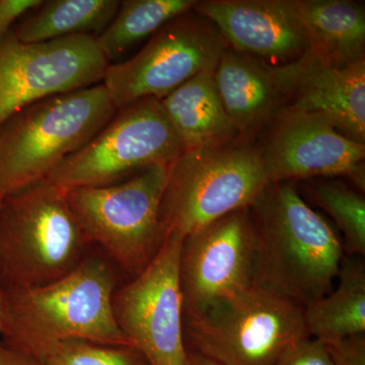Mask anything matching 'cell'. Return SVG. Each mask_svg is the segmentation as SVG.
Masks as SVG:
<instances>
[{"label":"cell","mask_w":365,"mask_h":365,"mask_svg":"<svg viewBox=\"0 0 365 365\" xmlns=\"http://www.w3.org/2000/svg\"><path fill=\"white\" fill-rule=\"evenodd\" d=\"M193 11L242 54L284 64L309 49L295 0H206Z\"/></svg>","instance_id":"15"},{"label":"cell","mask_w":365,"mask_h":365,"mask_svg":"<svg viewBox=\"0 0 365 365\" xmlns=\"http://www.w3.org/2000/svg\"><path fill=\"white\" fill-rule=\"evenodd\" d=\"M182 240L167 235L153 260L113 297L120 330L150 365H186L180 285Z\"/></svg>","instance_id":"10"},{"label":"cell","mask_w":365,"mask_h":365,"mask_svg":"<svg viewBox=\"0 0 365 365\" xmlns=\"http://www.w3.org/2000/svg\"><path fill=\"white\" fill-rule=\"evenodd\" d=\"M196 0H124L109 26L96 37L108 61L193 9Z\"/></svg>","instance_id":"21"},{"label":"cell","mask_w":365,"mask_h":365,"mask_svg":"<svg viewBox=\"0 0 365 365\" xmlns=\"http://www.w3.org/2000/svg\"><path fill=\"white\" fill-rule=\"evenodd\" d=\"M117 113L102 83L37 101L0 123V196L45 180Z\"/></svg>","instance_id":"3"},{"label":"cell","mask_w":365,"mask_h":365,"mask_svg":"<svg viewBox=\"0 0 365 365\" xmlns=\"http://www.w3.org/2000/svg\"><path fill=\"white\" fill-rule=\"evenodd\" d=\"M90 245L66 190L48 180L0 199L4 287H37L59 279L78 267Z\"/></svg>","instance_id":"4"},{"label":"cell","mask_w":365,"mask_h":365,"mask_svg":"<svg viewBox=\"0 0 365 365\" xmlns=\"http://www.w3.org/2000/svg\"><path fill=\"white\" fill-rule=\"evenodd\" d=\"M7 322V292L0 282V335H4L6 330Z\"/></svg>","instance_id":"28"},{"label":"cell","mask_w":365,"mask_h":365,"mask_svg":"<svg viewBox=\"0 0 365 365\" xmlns=\"http://www.w3.org/2000/svg\"><path fill=\"white\" fill-rule=\"evenodd\" d=\"M0 199H1V196H0Z\"/></svg>","instance_id":"30"},{"label":"cell","mask_w":365,"mask_h":365,"mask_svg":"<svg viewBox=\"0 0 365 365\" xmlns=\"http://www.w3.org/2000/svg\"><path fill=\"white\" fill-rule=\"evenodd\" d=\"M307 338L304 309L256 285L184 314L186 347L218 365H277Z\"/></svg>","instance_id":"6"},{"label":"cell","mask_w":365,"mask_h":365,"mask_svg":"<svg viewBox=\"0 0 365 365\" xmlns=\"http://www.w3.org/2000/svg\"><path fill=\"white\" fill-rule=\"evenodd\" d=\"M186 365H218L212 360L187 348Z\"/></svg>","instance_id":"29"},{"label":"cell","mask_w":365,"mask_h":365,"mask_svg":"<svg viewBox=\"0 0 365 365\" xmlns=\"http://www.w3.org/2000/svg\"><path fill=\"white\" fill-rule=\"evenodd\" d=\"M6 289L7 322L1 342L14 350L31 355L66 340L132 346L113 309L116 276L98 257H86L71 273L47 284Z\"/></svg>","instance_id":"2"},{"label":"cell","mask_w":365,"mask_h":365,"mask_svg":"<svg viewBox=\"0 0 365 365\" xmlns=\"http://www.w3.org/2000/svg\"><path fill=\"white\" fill-rule=\"evenodd\" d=\"M277 365H333V362L326 343L309 337L290 348Z\"/></svg>","instance_id":"24"},{"label":"cell","mask_w":365,"mask_h":365,"mask_svg":"<svg viewBox=\"0 0 365 365\" xmlns=\"http://www.w3.org/2000/svg\"><path fill=\"white\" fill-rule=\"evenodd\" d=\"M260 150L271 182L347 176L364 189L365 144L314 113L282 108Z\"/></svg>","instance_id":"13"},{"label":"cell","mask_w":365,"mask_h":365,"mask_svg":"<svg viewBox=\"0 0 365 365\" xmlns=\"http://www.w3.org/2000/svg\"><path fill=\"white\" fill-rule=\"evenodd\" d=\"M271 180L260 150L232 140L182 151L168 168L160 205L165 237L185 239L197 230L247 208Z\"/></svg>","instance_id":"5"},{"label":"cell","mask_w":365,"mask_h":365,"mask_svg":"<svg viewBox=\"0 0 365 365\" xmlns=\"http://www.w3.org/2000/svg\"><path fill=\"white\" fill-rule=\"evenodd\" d=\"M168 168L157 165L116 184L66 191L88 241L130 278L153 260L165 241L160 205Z\"/></svg>","instance_id":"7"},{"label":"cell","mask_w":365,"mask_h":365,"mask_svg":"<svg viewBox=\"0 0 365 365\" xmlns=\"http://www.w3.org/2000/svg\"><path fill=\"white\" fill-rule=\"evenodd\" d=\"M43 0H0V37L9 33L14 24L42 4Z\"/></svg>","instance_id":"26"},{"label":"cell","mask_w":365,"mask_h":365,"mask_svg":"<svg viewBox=\"0 0 365 365\" xmlns=\"http://www.w3.org/2000/svg\"><path fill=\"white\" fill-rule=\"evenodd\" d=\"M118 0H43L14 26L26 43H42L73 35L97 37L119 9Z\"/></svg>","instance_id":"20"},{"label":"cell","mask_w":365,"mask_h":365,"mask_svg":"<svg viewBox=\"0 0 365 365\" xmlns=\"http://www.w3.org/2000/svg\"><path fill=\"white\" fill-rule=\"evenodd\" d=\"M325 343L333 365H365L364 334Z\"/></svg>","instance_id":"25"},{"label":"cell","mask_w":365,"mask_h":365,"mask_svg":"<svg viewBox=\"0 0 365 365\" xmlns=\"http://www.w3.org/2000/svg\"><path fill=\"white\" fill-rule=\"evenodd\" d=\"M0 365H41L25 353L14 350L0 341Z\"/></svg>","instance_id":"27"},{"label":"cell","mask_w":365,"mask_h":365,"mask_svg":"<svg viewBox=\"0 0 365 365\" xmlns=\"http://www.w3.org/2000/svg\"><path fill=\"white\" fill-rule=\"evenodd\" d=\"M41 365H150L132 346L66 340L29 355Z\"/></svg>","instance_id":"23"},{"label":"cell","mask_w":365,"mask_h":365,"mask_svg":"<svg viewBox=\"0 0 365 365\" xmlns=\"http://www.w3.org/2000/svg\"><path fill=\"white\" fill-rule=\"evenodd\" d=\"M255 232L242 208L185 237L180 256L184 314L254 285Z\"/></svg>","instance_id":"12"},{"label":"cell","mask_w":365,"mask_h":365,"mask_svg":"<svg viewBox=\"0 0 365 365\" xmlns=\"http://www.w3.org/2000/svg\"><path fill=\"white\" fill-rule=\"evenodd\" d=\"M254 285L304 309L334 288L344 248L292 182H272L250 206Z\"/></svg>","instance_id":"1"},{"label":"cell","mask_w":365,"mask_h":365,"mask_svg":"<svg viewBox=\"0 0 365 365\" xmlns=\"http://www.w3.org/2000/svg\"><path fill=\"white\" fill-rule=\"evenodd\" d=\"M215 83L239 134H250L275 117L282 105L269 63L225 47L215 69Z\"/></svg>","instance_id":"16"},{"label":"cell","mask_w":365,"mask_h":365,"mask_svg":"<svg viewBox=\"0 0 365 365\" xmlns=\"http://www.w3.org/2000/svg\"><path fill=\"white\" fill-rule=\"evenodd\" d=\"M309 51L324 66L344 68L364 59L365 11L352 0H295Z\"/></svg>","instance_id":"17"},{"label":"cell","mask_w":365,"mask_h":365,"mask_svg":"<svg viewBox=\"0 0 365 365\" xmlns=\"http://www.w3.org/2000/svg\"><path fill=\"white\" fill-rule=\"evenodd\" d=\"M215 69L201 71L160 100L184 150L230 143L239 134L216 90Z\"/></svg>","instance_id":"18"},{"label":"cell","mask_w":365,"mask_h":365,"mask_svg":"<svg viewBox=\"0 0 365 365\" xmlns=\"http://www.w3.org/2000/svg\"><path fill=\"white\" fill-rule=\"evenodd\" d=\"M312 197L344 235L350 254L365 255V200L357 192L336 182H322L311 189Z\"/></svg>","instance_id":"22"},{"label":"cell","mask_w":365,"mask_h":365,"mask_svg":"<svg viewBox=\"0 0 365 365\" xmlns=\"http://www.w3.org/2000/svg\"><path fill=\"white\" fill-rule=\"evenodd\" d=\"M269 71L283 108L322 115L343 135L364 143L365 59L331 68L307 50L294 61L269 64Z\"/></svg>","instance_id":"14"},{"label":"cell","mask_w":365,"mask_h":365,"mask_svg":"<svg viewBox=\"0 0 365 365\" xmlns=\"http://www.w3.org/2000/svg\"><path fill=\"white\" fill-rule=\"evenodd\" d=\"M109 64L93 36L26 43L11 29L0 37V123L42 98L102 83Z\"/></svg>","instance_id":"11"},{"label":"cell","mask_w":365,"mask_h":365,"mask_svg":"<svg viewBox=\"0 0 365 365\" xmlns=\"http://www.w3.org/2000/svg\"><path fill=\"white\" fill-rule=\"evenodd\" d=\"M338 284L304 309L309 337L329 342L365 333V265L361 259L344 258Z\"/></svg>","instance_id":"19"},{"label":"cell","mask_w":365,"mask_h":365,"mask_svg":"<svg viewBox=\"0 0 365 365\" xmlns=\"http://www.w3.org/2000/svg\"><path fill=\"white\" fill-rule=\"evenodd\" d=\"M182 151L160 100L144 98L118 110L102 130L46 180L66 191L108 186L150 168L170 167Z\"/></svg>","instance_id":"8"},{"label":"cell","mask_w":365,"mask_h":365,"mask_svg":"<svg viewBox=\"0 0 365 365\" xmlns=\"http://www.w3.org/2000/svg\"><path fill=\"white\" fill-rule=\"evenodd\" d=\"M223 41L192 9L162 26L132 58L110 63L103 85L117 111L144 98L162 100L196 74L215 68Z\"/></svg>","instance_id":"9"}]
</instances>
